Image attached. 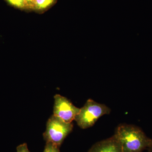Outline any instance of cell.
<instances>
[{"mask_svg": "<svg viewBox=\"0 0 152 152\" xmlns=\"http://www.w3.org/2000/svg\"><path fill=\"white\" fill-rule=\"evenodd\" d=\"M88 152H123L121 146L115 136L95 144Z\"/></svg>", "mask_w": 152, "mask_h": 152, "instance_id": "5", "label": "cell"}, {"mask_svg": "<svg viewBox=\"0 0 152 152\" xmlns=\"http://www.w3.org/2000/svg\"><path fill=\"white\" fill-rule=\"evenodd\" d=\"M10 4L19 8L29 7L30 2L29 0H7Z\"/></svg>", "mask_w": 152, "mask_h": 152, "instance_id": "7", "label": "cell"}, {"mask_svg": "<svg viewBox=\"0 0 152 152\" xmlns=\"http://www.w3.org/2000/svg\"><path fill=\"white\" fill-rule=\"evenodd\" d=\"M29 2H30V5H31V0H29Z\"/></svg>", "mask_w": 152, "mask_h": 152, "instance_id": "11", "label": "cell"}, {"mask_svg": "<svg viewBox=\"0 0 152 152\" xmlns=\"http://www.w3.org/2000/svg\"><path fill=\"white\" fill-rule=\"evenodd\" d=\"M148 150L149 152H152V139L151 140L150 145L149 146L148 148Z\"/></svg>", "mask_w": 152, "mask_h": 152, "instance_id": "10", "label": "cell"}, {"mask_svg": "<svg viewBox=\"0 0 152 152\" xmlns=\"http://www.w3.org/2000/svg\"><path fill=\"white\" fill-rule=\"evenodd\" d=\"M54 0H31L30 7L37 10L46 8L53 3Z\"/></svg>", "mask_w": 152, "mask_h": 152, "instance_id": "6", "label": "cell"}, {"mask_svg": "<svg viewBox=\"0 0 152 152\" xmlns=\"http://www.w3.org/2000/svg\"><path fill=\"white\" fill-rule=\"evenodd\" d=\"M17 152H30L28 149L27 145L23 143L19 145L17 148Z\"/></svg>", "mask_w": 152, "mask_h": 152, "instance_id": "9", "label": "cell"}, {"mask_svg": "<svg viewBox=\"0 0 152 152\" xmlns=\"http://www.w3.org/2000/svg\"><path fill=\"white\" fill-rule=\"evenodd\" d=\"M73 128L72 123L66 122L53 115L47 122L46 130L43 134L44 138L46 142L59 147L66 137L72 132Z\"/></svg>", "mask_w": 152, "mask_h": 152, "instance_id": "3", "label": "cell"}, {"mask_svg": "<svg viewBox=\"0 0 152 152\" xmlns=\"http://www.w3.org/2000/svg\"><path fill=\"white\" fill-rule=\"evenodd\" d=\"M80 110L67 98L59 94L54 96L53 115L64 121L72 123Z\"/></svg>", "mask_w": 152, "mask_h": 152, "instance_id": "4", "label": "cell"}, {"mask_svg": "<svg viewBox=\"0 0 152 152\" xmlns=\"http://www.w3.org/2000/svg\"><path fill=\"white\" fill-rule=\"evenodd\" d=\"M110 109L105 105L89 99L80 108L75 120L80 128L86 129L92 126L101 117L110 114Z\"/></svg>", "mask_w": 152, "mask_h": 152, "instance_id": "2", "label": "cell"}, {"mask_svg": "<svg viewBox=\"0 0 152 152\" xmlns=\"http://www.w3.org/2000/svg\"><path fill=\"white\" fill-rule=\"evenodd\" d=\"M114 136L123 152H142L148 149L151 140L140 128L125 124L118 126Z\"/></svg>", "mask_w": 152, "mask_h": 152, "instance_id": "1", "label": "cell"}, {"mask_svg": "<svg viewBox=\"0 0 152 152\" xmlns=\"http://www.w3.org/2000/svg\"><path fill=\"white\" fill-rule=\"evenodd\" d=\"M59 148V147L51 143L46 142L43 152H60Z\"/></svg>", "mask_w": 152, "mask_h": 152, "instance_id": "8", "label": "cell"}]
</instances>
